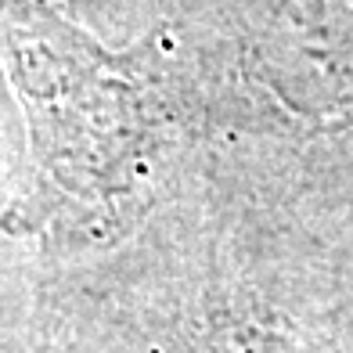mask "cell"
<instances>
[{"label": "cell", "instance_id": "6da1fadb", "mask_svg": "<svg viewBox=\"0 0 353 353\" xmlns=\"http://www.w3.org/2000/svg\"><path fill=\"white\" fill-rule=\"evenodd\" d=\"M0 65L29 126V188L0 228L72 245L123 234L181 126L166 43L108 51L76 0H0Z\"/></svg>", "mask_w": 353, "mask_h": 353}, {"label": "cell", "instance_id": "7a4b0ae2", "mask_svg": "<svg viewBox=\"0 0 353 353\" xmlns=\"http://www.w3.org/2000/svg\"><path fill=\"white\" fill-rule=\"evenodd\" d=\"M260 83L314 123H353V0H274Z\"/></svg>", "mask_w": 353, "mask_h": 353}]
</instances>
